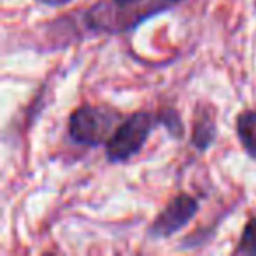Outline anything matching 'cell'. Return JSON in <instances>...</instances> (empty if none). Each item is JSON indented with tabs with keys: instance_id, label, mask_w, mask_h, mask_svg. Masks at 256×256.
I'll return each instance as SVG.
<instances>
[{
	"instance_id": "cell-9",
	"label": "cell",
	"mask_w": 256,
	"mask_h": 256,
	"mask_svg": "<svg viewBox=\"0 0 256 256\" xmlns=\"http://www.w3.org/2000/svg\"><path fill=\"white\" fill-rule=\"evenodd\" d=\"M156 2H160V4L165 6L167 9H172V8H176V6L181 4V2H184V0H156Z\"/></svg>"
},
{
	"instance_id": "cell-5",
	"label": "cell",
	"mask_w": 256,
	"mask_h": 256,
	"mask_svg": "<svg viewBox=\"0 0 256 256\" xmlns=\"http://www.w3.org/2000/svg\"><path fill=\"white\" fill-rule=\"evenodd\" d=\"M235 136L244 153L256 160V109H244L235 118Z\"/></svg>"
},
{
	"instance_id": "cell-8",
	"label": "cell",
	"mask_w": 256,
	"mask_h": 256,
	"mask_svg": "<svg viewBox=\"0 0 256 256\" xmlns=\"http://www.w3.org/2000/svg\"><path fill=\"white\" fill-rule=\"evenodd\" d=\"M36 2L44 8H64V6L72 4L74 0H36Z\"/></svg>"
},
{
	"instance_id": "cell-6",
	"label": "cell",
	"mask_w": 256,
	"mask_h": 256,
	"mask_svg": "<svg viewBox=\"0 0 256 256\" xmlns=\"http://www.w3.org/2000/svg\"><path fill=\"white\" fill-rule=\"evenodd\" d=\"M232 252L234 254L256 256V214L246 221L244 228L240 232V237L237 240V246Z\"/></svg>"
},
{
	"instance_id": "cell-1",
	"label": "cell",
	"mask_w": 256,
	"mask_h": 256,
	"mask_svg": "<svg viewBox=\"0 0 256 256\" xmlns=\"http://www.w3.org/2000/svg\"><path fill=\"white\" fill-rule=\"evenodd\" d=\"M164 107L156 110H136L121 120L110 139L104 146L106 160L112 165L126 164L144 150L151 134L164 126Z\"/></svg>"
},
{
	"instance_id": "cell-4",
	"label": "cell",
	"mask_w": 256,
	"mask_h": 256,
	"mask_svg": "<svg viewBox=\"0 0 256 256\" xmlns=\"http://www.w3.org/2000/svg\"><path fill=\"white\" fill-rule=\"evenodd\" d=\"M218 139V109L210 102H198L193 107L190 144L198 153H206Z\"/></svg>"
},
{
	"instance_id": "cell-7",
	"label": "cell",
	"mask_w": 256,
	"mask_h": 256,
	"mask_svg": "<svg viewBox=\"0 0 256 256\" xmlns=\"http://www.w3.org/2000/svg\"><path fill=\"white\" fill-rule=\"evenodd\" d=\"M140 2L142 0H110V4L114 6L116 9H120V11L126 12V14H130L132 18H136L139 23L146 22V20L153 18V16L160 14L158 11H153V9H146V11H140Z\"/></svg>"
},
{
	"instance_id": "cell-3",
	"label": "cell",
	"mask_w": 256,
	"mask_h": 256,
	"mask_svg": "<svg viewBox=\"0 0 256 256\" xmlns=\"http://www.w3.org/2000/svg\"><path fill=\"white\" fill-rule=\"evenodd\" d=\"M200 210V200L186 192L172 196L148 226V237L165 240L186 228Z\"/></svg>"
},
{
	"instance_id": "cell-2",
	"label": "cell",
	"mask_w": 256,
	"mask_h": 256,
	"mask_svg": "<svg viewBox=\"0 0 256 256\" xmlns=\"http://www.w3.org/2000/svg\"><path fill=\"white\" fill-rule=\"evenodd\" d=\"M123 118L124 114L109 104L84 102L68 114L67 136L82 148L106 146Z\"/></svg>"
}]
</instances>
